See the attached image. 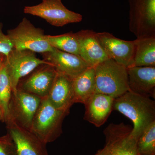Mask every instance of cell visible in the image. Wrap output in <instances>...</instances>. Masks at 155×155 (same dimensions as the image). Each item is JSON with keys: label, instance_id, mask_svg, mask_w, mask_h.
<instances>
[{"label": "cell", "instance_id": "1", "mask_svg": "<svg viewBox=\"0 0 155 155\" xmlns=\"http://www.w3.org/2000/svg\"><path fill=\"white\" fill-rule=\"evenodd\" d=\"M113 110L131 120L133 124L131 134L137 140L146 128L155 121V101L129 90L114 99Z\"/></svg>", "mask_w": 155, "mask_h": 155}, {"label": "cell", "instance_id": "2", "mask_svg": "<svg viewBox=\"0 0 155 155\" xmlns=\"http://www.w3.org/2000/svg\"><path fill=\"white\" fill-rule=\"evenodd\" d=\"M95 93L116 98L129 90L127 68L112 59H107L94 67Z\"/></svg>", "mask_w": 155, "mask_h": 155}, {"label": "cell", "instance_id": "3", "mask_svg": "<svg viewBox=\"0 0 155 155\" xmlns=\"http://www.w3.org/2000/svg\"><path fill=\"white\" fill-rule=\"evenodd\" d=\"M69 113L56 109L47 97L43 98L30 130L46 144L54 141L61 135L62 123Z\"/></svg>", "mask_w": 155, "mask_h": 155}, {"label": "cell", "instance_id": "4", "mask_svg": "<svg viewBox=\"0 0 155 155\" xmlns=\"http://www.w3.org/2000/svg\"><path fill=\"white\" fill-rule=\"evenodd\" d=\"M7 35L13 49L17 51L27 50L44 54L54 49L47 40L44 30L35 27L26 18L17 27L8 30Z\"/></svg>", "mask_w": 155, "mask_h": 155}, {"label": "cell", "instance_id": "5", "mask_svg": "<svg viewBox=\"0 0 155 155\" xmlns=\"http://www.w3.org/2000/svg\"><path fill=\"white\" fill-rule=\"evenodd\" d=\"M129 29L137 38L155 36V0H128Z\"/></svg>", "mask_w": 155, "mask_h": 155}, {"label": "cell", "instance_id": "6", "mask_svg": "<svg viewBox=\"0 0 155 155\" xmlns=\"http://www.w3.org/2000/svg\"><path fill=\"white\" fill-rule=\"evenodd\" d=\"M132 129L122 122L108 125L104 131L106 144L101 155H139L137 140L131 135Z\"/></svg>", "mask_w": 155, "mask_h": 155}, {"label": "cell", "instance_id": "7", "mask_svg": "<svg viewBox=\"0 0 155 155\" xmlns=\"http://www.w3.org/2000/svg\"><path fill=\"white\" fill-rule=\"evenodd\" d=\"M24 12L42 18L57 27L80 22L83 19L81 14L67 9L61 0H42L36 5L25 6Z\"/></svg>", "mask_w": 155, "mask_h": 155}, {"label": "cell", "instance_id": "8", "mask_svg": "<svg viewBox=\"0 0 155 155\" xmlns=\"http://www.w3.org/2000/svg\"><path fill=\"white\" fill-rule=\"evenodd\" d=\"M5 64L13 93L17 91L19 81L22 77L39 66L51 65L45 60L39 59L33 52L27 50L17 51L14 49L5 57Z\"/></svg>", "mask_w": 155, "mask_h": 155}, {"label": "cell", "instance_id": "9", "mask_svg": "<svg viewBox=\"0 0 155 155\" xmlns=\"http://www.w3.org/2000/svg\"><path fill=\"white\" fill-rule=\"evenodd\" d=\"M41 99L35 95L17 88V91L12 92L9 107L10 120L7 123L14 122L30 130Z\"/></svg>", "mask_w": 155, "mask_h": 155}, {"label": "cell", "instance_id": "10", "mask_svg": "<svg viewBox=\"0 0 155 155\" xmlns=\"http://www.w3.org/2000/svg\"><path fill=\"white\" fill-rule=\"evenodd\" d=\"M96 36L108 58L127 68L133 66L136 40H124L107 32H96Z\"/></svg>", "mask_w": 155, "mask_h": 155}, {"label": "cell", "instance_id": "11", "mask_svg": "<svg viewBox=\"0 0 155 155\" xmlns=\"http://www.w3.org/2000/svg\"><path fill=\"white\" fill-rule=\"evenodd\" d=\"M44 60L49 63L58 73L75 79L89 67L80 56L54 48L51 51L43 54Z\"/></svg>", "mask_w": 155, "mask_h": 155}, {"label": "cell", "instance_id": "12", "mask_svg": "<svg viewBox=\"0 0 155 155\" xmlns=\"http://www.w3.org/2000/svg\"><path fill=\"white\" fill-rule=\"evenodd\" d=\"M8 134L14 142L17 155H48L46 144L30 130L13 122L7 124Z\"/></svg>", "mask_w": 155, "mask_h": 155}, {"label": "cell", "instance_id": "13", "mask_svg": "<svg viewBox=\"0 0 155 155\" xmlns=\"http://www.w3.org/2000/svg\"><path fill=\"white\" fill-rule=\"evenodd\" d=\"M127 72L129 91L155 98V67H131Z\"/></svg>", "mask_w": 155, "mask_h": 155}, {"label": "cell", "instance_id": "14", "mask_svg": "<svg viewBox=\"0 0 155 155\" xmlns=\"http://www.w3.org/2000/svg\"><path fill=\"white\" fill-rule=\"evenodd\" d=\"M114 98L95 93L84 103V119L97 127L105 123L113 110Z\"/></svg>", "mask_w": 155, "mask_h": 155}, {"label": "cell", "instance_id": "15", "mask_svg": "<svg viewBox=\"0 0 155 155\" xmlns=\"http://www.w3.org/2000/svg\"><path fill=\"white\" fill-rule=\"evenodd\" d=\"M79 44V56L91 67L109 59L97 39L96 32L82 30L76 33Z\"/></svg>", "mask_w": 155, "mask_h": 155}, {"label": "cell", "instance_id": "16", "mask_svg": "<svg viewBox=\"0 0 155 155\" xmlns=\"http://www.w3.org/2000/svg\"><path fill=\"white\" fill-rule=\"evenodd\" d=\"M57 75L58 72L52 66L43 65L25 81L22 88L18 89L41 98L46 97L49 93Z\"/></svg>", "mask_w": 155, "mask_h": 155}, {"label": "cell", "instance_id": "17", "mask_svg": "<svg viewBox=\"0 0 155 155\" xmlns=\"http://www.w3.org/2000/svg\"><path fill=\"white\" fill-rule=\"evenodd\" d=\"M73 79L58 73L52 87L47 98L58 110L69 111L75 104L73 89Z\"/></svg>", "mask_w": 155, "mask_h": 155}, {"label": "cell", "instance_id": "18", "mask_svg": "<svg viewBox=\"0 0 155 155\" xmlns=\"http://www.w3.org/2000/svg\"><path fill=\"white\" fill-rule=\"evenodd\" d=\"M75 103L84 104L95 93L96 84L94 67H90L73 81Z\"/></svg>", "mask_w": 155, "mask_h": 155}, {"label": "cell", "instance_id": "19", "mask_svg": "<svg viewBox=\"0 0 155 155\" xmlns=\"http://www.w3.org/2000/svg\"><path fill=\"white\" fill-rule=\"evenodd\" d=\"M132 67H155V36L136 39Z\"/></svg>", "mask_w": 155, "mask_h": 155}, {"label": "cell", "instance_id": "20", "mask_svg": "<svg viewBox=\"0 0 155 155\" xmlns=\"http://www.w3.org/2000/svg\"><path fill=\"white\" fill-rule=\"evenodd\" d=\"M12 94L11 82L4 61L0 70V110L3 121L6 123L10 120L9 107Z\"/></svg>", "mask_w": 155, "mask_h": 155}, {"label": "cell", "instance_id": "21", "mask_svg": "<svg viewBox=\"0 0 155 155\" xmlns=\"http://www.w3.org/2000/svg\"><path fill=\"white\" fill-rule=\"evenodd\" d=\"M51 46L65 52L79 56V44L76 33L72 32L58 35H45Z\"/></svg>", "mask_w": 155, "mask_h": 155}, {"label": "cell", "instance_id": "22", "mask_svg": "<svg viewBox=\"0 0 155 155\" xmlns=\"http://www.w3.org/2000/svg\"><path fill=\"white\" fill-rule=\"evenodd\" d=\"M139 155H155V121L146 128L137 140Z\"/></svg>", "mask_w": 155, "mask_h": 155}, {"label": "cell", "instance_id": "23", "mask_svg": "<svg viewBox=\"0 0 155 155\" xmlns=\"http://www.w3.org/2000/svg\"><path fill=\"white\" fill-rule=\"evenodd\" d=\"M0 155H17L15 145L9 134L0 137Z\"/></svg>", "mask_w": 155, "mask_h": 155}, {"label": "cell", "instance_id": "24", "mask_svg": "<svg viewBox=\"0 0 155 155\" xmlns=\"http://www.w3.org/2000/svg\"><path fill=\"white\" fill-rule=\"evenodd\" d=\"M3 24L0 21V54L7 57L13 49V47L7 35L2 31Z\"/></svg>", "mask_w": 155, "mask_h": 155}, {"label": "cell", "instance_id": "25", "mask_svg": "<svg viewBox=\"0 0 155 155\" xmlns=\"http://www.w3.org/2000/svg\"><path fill=\"white\" fill-rule=\"evenodd\" d=\"M5 57L4 55L1 54L0 55V70L2 66L4 61H5Z\"/></svg>", "mask_w": 155, "mask_h": 155}, {"label": "cell", "instance_id": "26", "mask_svg": "<svg viewBox=\"0 0 155 155\" xmlns=\"http://www.w3.org/2000/svg\"><path fill=\"white\" fill-rule=\"evenodd\" d=\"M102 152V149L99 150L97 152L94 154V155H101V153Z\"/></svg>", "mask_w": 155, "mask_h": 155}, {"label": "cell", "instance_id": "27", "mask_svg": "<svg viewBox=\"0 0 155 155\" xmlns=\"http://www.w3.org/2000/svg\"><path fill=\"white\" fill-rule=\"evenodd\" d=\"M0 120H2V121H3L2 115V113H1V110H0Z\"/></svg>", "mask_w": 155, "mask_h": 155}, {"label": "cell", "instance_id": "28", "mask_svg": "<svg viewBox=\"0 0 155 155\" xmlns=\"http://www.w3.org/2000/svg\"><path fill=\"white\" fill-rule=\"evenodd\" d=\"M1 54H0V55H1Z\"/></svg>", "mask_w": 155, "mask_h": 155}]
</instances>
